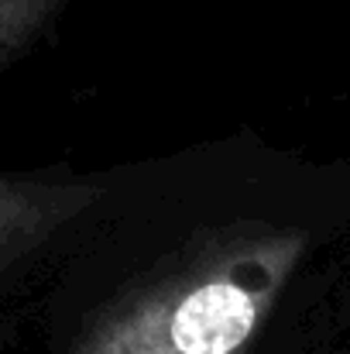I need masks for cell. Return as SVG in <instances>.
I'll return each instance as SVG.
<instances>
[{
	"instance_id": "cell-1",
	"label": "cell",
	"mask_w": 350,
	"mask_h": 354,
	"mask_svg": "<svg viewBox=\"0 0 350 354\" xmlns=\"http://www.w3.org/2000/svg\"><path fill=\"white\" fill-rule=\"evenodd\" d=\"M299 251L295 234L210 251L124 299L72 354H244Z\"/></svg>"
},
{
	"instance_id": "cell-2",
	"label": "cell",
	"mask_w": 350,
	"mask_h": 354,
	"mask_svg": "<svg viewBox=\"0 0 350 354\" xmlns=\"http://www.w3.org/2000/svg\"><path fill=\"white\" fill-rule=\"evenodd\" d=\"M90 189L79 186H35L0 179V265L28 251L35 241L59 227L66 217L90 203Z\"/></svg>"
},
{
	"instance_id": "cell-3",
	"label": "cell",
	"mask_w": 350,
	"mask_h": 354,
	"mask_svg": "<svg viewBox=\"0 0 350 354\" xmlns=\"http://www.w3.org/2000/svg\"><path fill=\"white\" fill-rule=\"evenodd\" d=\"M59 0H0V52L24 41Z\"/></svg>"
}]
</instances>
